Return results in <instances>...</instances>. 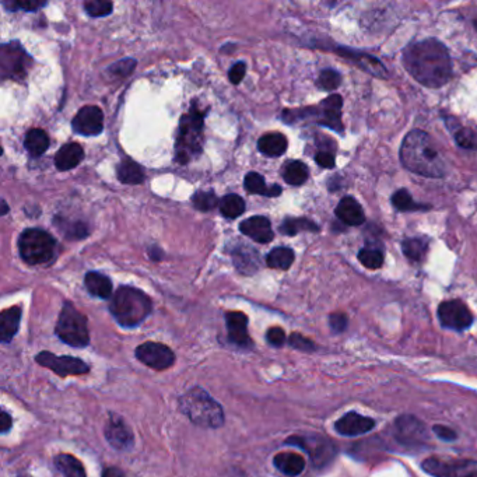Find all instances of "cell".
I'll return each mask as SVG.
<instances>
[{
  "label": "cell",
  "mask_w": 477,
  "mask_h": 477,
  "mask_svg": "<svg viewBox=\"0 0 477 477\" xmlns=\"http://www.w3.org/2000/svg\"><path fill=\"white\" fill-rule=\"evenodd\" d=\"M406 70L423 86L438 89L452 76V62L445 45L434 38L409 45L403 52Z\"/></svg>",
  "instance_id": "obj_1"
},
{
  "label": "cell",
  "mask_w": 477,
  "mask_h": 477,
  "mask_svg": "<svg viewBox=\"0 0 477 477\" xmlns=\"http://www.w3.org/2000/svg\"><path fill=\"white\" fill-rule=\"evenodd\" d=\"M402 164L411 173L427 178L445 175V163L433 144L430 136L423 130H411L400 147Z\"/></svg>",
  "instance_id": "obj_2"
},
{
  "label": "cell",
  "mask_w": 477,
  "mask_h": 477,
  "mask_svg": "<svg viewBox=\"0 0 477 477\" xmlns=\"http://www.w3.org/2000/svg\"><path fill=\"white\" fill-rule=\"evenodd\" d=\"M153 304L149 295L135 287H120L112 297L111 314L123 328L139 326L151 312Z\"/></svg>",
  "instance_id": "obj_3"
},
{
  "label": "cell",
  "mask_w": 477,
  "mask_h": 477,
  "mask_svg": "<svg viewBox=\"0 0 477 477\" xmlns=\"http://www.w3.org/2000/svg\"><path fill=\"white\" fill-rule=\"evenodd\" d=\"M180 410L193 424L203 428H220L224 424L223 407L199 386L180 397Z\"/></svg>",
  "instance_id": "obj_4"
},
{
  "label": "cell",
  "mask_w": 477,
  "mask_h": 477,
  "mask_svg": "<svg viewBox=\"0 0 477 477\" xmlns=\"http://www.w3.org/2000/svg\"><path fill=\"white\" fill-rule=\"evenodd\" d=\"M55 332L63 343L72 347H86L90 343L87 318L72 302L63 304Z\"/></svg>",
  "instance_id": "obj_5"
},
{
  "label": "cell",
  "mask_w": 477,
  "mask_h": 477,
  "mask_svg": "<svg viewBox=\"0 0 477 477\" xmlns=\"http://www.w3.org/2000/svg\"><path fill=\"white\" fill-rule=\"evenodd\" d=\"M18 252L25 264L42 265L54 256L55 240L47 231L28 228L18 238Z\"/></svg>",
  "instance_id": "obj_6"
},
{
  "label": "cell",
  "mask_w": 477,
  "mask_h": 477,
  "mask_svg": "<svg viewBox=\"0 0 477 477\" xmlns=\"http://www.w3.org/2000/svg\"><path fill=\"white\" fill-rule=\"evenodd\" d=\"M203 130V113L192 106L191 112L181 120L180 136L177 143V160L187 164L192 154L200 153V140Z\"/></svg>",
  "instance_id": "obj_7"
},
{
  "label": "cell",
  "mask_w": 477,
  "mask_h": 477,
  "mask_svg": "<svg viewBox=\"0 0 477 477\" xmlns=\"http://www.w3.org/2000/svg\"><path fill=\"white\" fill-rule=\"evenodd\" d=\"M423 471L434 477H477V461L444 459L431 457L423 465Z\"/></svg>",
  "instance_id": "obj_8"
},
{
  "label": "cell",
  "mask_w": 477,
  "mask_h": 477,
  "mask_svg": "<svg viewBox=\"0 0 477 477\" xmlns=\"http://www.w3.org/2000/svg\"><path fill=\"white\" fill-rule=\"evenodd\" d=\"M286 444L295 445L308 452L315 466H323L329 464L336 455L335 445L321 435H292L287 438Z\"/></svg>",
  "instance_id": "obj_9"
},
{
  "label": "cell",
  "mask_w": 477,
  "mask_h": 477,
  "mask_svg": "<svg viewBox=\"0 0 477 477\" xmlns=\"http://www.w3.org/2000/svg\"><path fill=\"white\" fill-rule=\"evenodd\" d=\"M37 363L51 371H54L59 377H70V376H85L90 373V366L83 360L69 356H55L51 352H41L35 357Z\"/></svg>",
  "instance_id": "obj_10"
},
{
  "label": "cell",
  "mask_w": 477,
  "mask_h": 477,
  "mask_svg": "<svg viewBox=\"0 0 477 477\" xmlns=\"http://www.w3.org/2000/svg\"><path fill=\"white\" fill-rule=\"evenodd\" d=\"M395 437L400 444L409 448L421 447L428 440V430L417 417L403 414L395 421Z\"/></svg>",
  "instance_id": "obj_11"
},
{
  "label": "cell",
  "mask_w": 477,
  "mask_h": 477,
  "mask_svg": "<svg viewBox=\"0 0 477 477\" xmlns=\"http://www.w3.org/2000/svg\"><path fill=\"white\" fill-rule=\"evenodd\" d=\"M135 353L140 363L156 371H164L175 363L174 352L168 346L157 342H146L140 345Z\"/></svg>",
  "instance_id": "obj_12"
},
{
  "label": "cell",
  "mask_w": 477,
  "mask_h": 477,
  "mask_svg": "<svg viewBox=\"0 0 477 477\" xmlns=\"http://www.w3.org/2000/svg\"><path fill=\"white\" fill-rule=\"evenodd\" d=\"M438 318L444 328L452 330H465L472 326L473 315L471 309L459 299H450L440 305Z\"/></svg>",
  "instance_id": "obj_13"
},
{
  "label": "cell",
  "mask_w": 477,
  "mask_h": 477,
  "mask_svg": "<svg viewBox=\"0 0 477 477\" xmlns=\"http://www.w3.org/2000/svg\"><path fill=\"white\" fill-rule=\"evenodd\" d=\"M104 434L111 447L118 451H126L133 447L135 437L125 420L116 414H109V419L105 424Z\"/></svg>",
  "instance_id": "obj_14"
},
{
  "label": "cell",
  "mask_w": 477,
  "mask_h": 477,
  "mask_svg": "<svg viewBox=\"0 0 477 477\" xmlns=\"http://www.w3.org/2000/svg\"><path fill=\"white\" fill-rule=\"evenodd\" d=\"M228 340L242 350L254 347V342L248 333V316L244 312L234 311L225 314Z\"/></svg>",
  "instance_id": "obj_15"
},
{
  "label": "cell",
  "mask_w": 477,
  "mask_h": 477,
  "mask_svg": "<svg viewBox=\"0 0 477 477\" xmlns=\"http://www.w3.org/2000/svg\"><path fill=\"white\" fill-rule=\"evenodd\" d=\"M72 126L83 136H97L104 129V113L96 105L83 106L75 116Z\"/></svg>",
  "instance_id": "obj_16"
},
{
  "label": "cell",
  "mask_w": 477,
  "mask_h": 477,
  "mask_svg": "<svg viewBox=\"0 0 477 477\" xmlns=\"http://www.w3.org/2000/svg\"><path fill=\"white\" fill-rule=\"evenodd\" d=\"M376 427V420L371 417L361 416L356 411H349L342 416L336 423L335 428L339 434L345 437H357L371 431Z\"/></svg>",
  "instance_id": "obj_17"
},
{
  "label": "cell",
  "mask_w": 477,
  "mask_h": 477,
  "mask_svg": "<svg viewBox=\"0 0 477 477\" xmlns=\"http://www.w3.org/2000/svg\"><path fill=\"white\" fill-rule=\"evenodd\" d=\"M25 54L16 44H7L1 48V75L3 78H17L21 79L25 76L24 65Z\"/></svg>",
  "instance_id": "obj_18"
},
{
  "label": "cell",
  "mask_w": 477,
  "mask_h": 477,
  "mask_svg": "<svg viewBox=\"0 0 477 477\" xmlns=\"http://www.w3.org/2000/svg\"><path fill=\"white\" fill-rule=\"evenodd\" d=\"M240 230L244 235L259 244H269L275 235L271 221L264 216H254L244 220L240 225Z\"/></svg>",
  "instance_id": "obj_19"
},
{
  "label": "cell",
  "mask_w": 477,
  "mask_h": 477,
  "mask_svg": "<svg viewBox=\"0 0 477 477\" xmlns=\"http://www.w3.org/2000/svg\"><path fill=\"white\" fill-rule=\"evenodd\" d=\"M336 216L345 224L356 225V227L361 225L366 220L361 204L352 196H346L339 202L336 207Z\"/></svg>",
  "instance_id": "obj_20"
},
{
  "label": "cell",
  "mask_w": 477,
  "mask_h": 477,
  "mask_svg": "<svg viewBox=\"0 0 477 477\" xmlns=\"http://www.w3.org/2000/svg\"><path fill=\"white\" fill-rule=\"evenodd\" d=\"M322 113H323V119L321 120L322 125L329 126L333 130L342 132L343 126H342V106H343V98L339 94H333V96L328 97L326 99H323L322 102Z\"/></svg>",
  "instance_id": "obj_21"
},
{
  "label": "cell",
  "mask_w": 477,
  "mask_h": 477,
  "mask_svg": "<svg viewBox=\"0 0 477 477\" xmlns=\"http://www.w3.org/2000/svg\"><path fill=\"white\" fill-rule=\"evenodd\" d=\"M85 157V150L79 143H69L61 147L55 157V166L61 171H69L78 167Z\"/></svg>",
  "instance_id": "obj_22"
},
{
  "label": "cell",
  "mask_w": 477,
  "mask_h": 477,
  "mask_svg": "<svg viewBox=\"0 0 477 477\" xmlns=\"http://www.w3.org/2000/svg\"><path fill=\"white\" fill-rule=\"evenodd\" d=\"M275 468L283 475L290 477L298 476L305 469V459L295 452H280L273 458Z\"/></svg>",
  "instance_id": "obj_23"
},
{
  "label": "cell",
  "mask_w": 477,
  "mask_h": 477,
  "mask_svg": "<svg viewBox=\"0 0 477 477\" xmlns=\"http://www.w3.org/2000/svg\"><path fill=\"white\" fill-rule=\"evenodd\" d=\"M21 321V308L11 306L1 312L0 315V340L8 343L17 335Z\"/></svg>",
  "instance_id": "obj_24"
},
{
  "label": "cell",
  "mask_w": 477,
  "mask_h": 477,
  "mask_svg": "<svg viewBox=\"0 0 477 477\" xmlns=\"http://www.w3.org/2000/svg\"><path fill=\"white\" fill-rule=\"evenodd\" d=\"M258 149L269 157H280L287 150V139L282 133H268L258 142Z\"/></svg>",
  "instance_id": "obj_25"
},
{
  "label": "cell",
  "mask_w": 477,
  "mask_h": 477,
  "mask_svg": "<svg viewBox=\"0 0 477 477\" xmlns=\"http://www.w3.org/2000/svg\"><path fill=\"white\" fill-rule=\"evenodd\" d=\"M55 468L62 477H87L83 464L70 454H61L55 458Z\"/></svg>",
  "instance_id": "obj_26"
},
{
  "label": "cell",
  "mask_w": 477,
  "mask_h": 477,
  "mask_svg": "<svg viewBox=\"0 0 477 477\" xmlns=\"http://www.w3.org/2000/svg\"><path fill=\"white\" fill-rule=\"evenodd\" d=\"M24 146L32 157H39L49 147V136L42 129H31L25 135Z\"/></svg>",
  "instance_id": "obj_27"
},
{
  "label": "cell",
  "mask_w": 477,
  "mask_h": 477,
  "mask_svg": "<svg viewBox=\"0 0 477 477\" xmlns=\"http://www.w3.org/2000/svg\"><path fill=\"white\" fill-rule=\"evenodd\" d=\"M86 288L90 294L98 298H109L112 295V283L111 280L98 272H89L85 279Z\"/></svg>",
  "instance_id": "obj_28"
},
{
  "label": "cell",
  "mask_w": 477,
  "mask_h": 477,
  "mask_svg": "<svg viewBox=\"0 0 477 477\" xmlns=\"http://www.w3.org/2000/svg\"><path fill=\"white\" fill-rule=\"evenodd\" d=\"M116 174H118V180L122 184H128V185H137V184H142L144 180V174L140 166L129 159L123 160L118 166Z\"/></svg>",
  "instance_id": "obj_29"
},
{
  "label": "cell",
  "mask_w": 477,
  "mask_h": 477,
  "mask_svg": "<svg viewBox=\"0 0 477 477\" xmlns=\"http://www.w3.org/2000/svg\"><path fill=\"white\" fill-rule=\"evenodd\" d=\"M294 262V252L292 249L287 247H279L275 248L268 256H266V264L272 269H280V271H287Z\"/></svg>",
  "instance_id": "obj_30"
},
{
  "label": "cell",
  "mask_w": 477,
  "mask_h": 477,
  "mask_svg": "<svg viewBox=\"0 0 477 477\" xmlns=\"http://www.w3.org/2000/svg\"><path fill=\"white\" fill-rule=\"evenodd\" d=\"M220 210L224 217L235 218L245 211V202L241 196L231 193L220 200Z\"/></svg>",
  "instance_id": "obj_31"
},
{
  "label": "cell",
  "mask_w": 477,
  "mask_h": 477,
  "mask_svg": "<svg viewBox=\"0 0 477 477\" xmlns=\"http://www.w3.org/2000/svg\"><path fill=\"white\" fill-rule=\"evenodd\" d=\"M283 178L288 185H302L308 180V168L301 161H291L285 168Z\"/></svg>",
  "instance_id": "obj_32"
},
{
  "label": "cell",
  "mask_w": 477,
  "mask_h": 477,
  "mask_svg": "<svg viewBox=\"0 0 477 477\" xmlns=\"http://www.w3.org/2000/svg\"><path fill=\"white\" fill-rule=\"evenodd\" d=\"M402 248H403V254L409 259H411L414 262H420L426 256L427 242L421 238H409V240L403 241Z\"/></svg>",
  "instance_id": "obj_33"
},
{
  "label": "cell",
  "mask_w": 477,
  "mask_h": 477,
  "mask_svg": "<svg viewBox=\"0 0 477 477\" xmlns=\"http://www.w3.org/2000/svg\"><path fill=\"white\" fill-rule=\"evenodd\" d=\"M318 225L306 218H287L282 225V233L287 235H295L299 231H318Z\"/></svg>",
  "instance_id": "obj_34"
},
{
  "label": "cell",
  "mask_w": 477,
  "mask_h": 477,
  "mask_svg": "<svg viewBox=\"0 0 477 477\" xmlns=\"http://www.w3.org/2000/svg\"><path fill=\"white\" fill-rule=\"evenodd\" d=\"M193 206L197 209V210H202V211H209L211 209H214L218 203L217 200V196L214 192L209 191H199L196 192L193 194Z\"/></svg>",
  "instance_id": "obj_35"
},
{
  "label": "cell",
  "mask_w": 477,
  "mask_h": 477,
  "mask_svg": "<svg viewBox=\"0 0 477 477\" xmlns=\"http://www.w3.org/2000/svg\"><path fill=\"white\" fill-rule=\"evenodd\" d=\"M392 203L396 209L402 210V211H410V210H419L421 209L420 204H417L411 194L406 190H400V191L395 192L392 196Z\"/></svg>",
  "instance_id": "obj_36"
},
{
  "label": "cell",
  "mask_w": 477,
  "mask_h": 477,
  "mask_svg": "<svg viewBox=\"0 0 477 477\" xmlns=\"http://www.w3.org/2000/svg\"><path fill=\"white\" fill-rule=\"evenodd\" d=\"M359 261L367 269L376 271V269H380L383 265V255L381 251H377V249H361L359 254Z\"/></svg>",
  "instance_id": "obj_37"
},
{
  "label": "cell",
  "mask_w": 477,
  "mask_h": 477,
  "mask_svg": "<svg viewBox=\"0 0 477 477\" xmlns=\"http://www.w3.org/2000/svg\"><path fill=\"white\" fill-rule=\"evenodd\" d=\"M244 187L249 193H258V194H264V196L266 194V191H268L264 177L258 173L247 174L245 181H244Z\"/></svg>",
  "instance_id": "obj_38"
},
{
  "label": "cell",
  "mask_w": 477,
  "mask_h": 477,
  "mask_svg": "<svg viewBox=\"0 0 477 477\" xmlns=\"http://www.w3.org/2000/svg\"><path fill=\"white\" fill-rule=\"evenodd\" d=\"M455 142L464 149H477V132L471 128H462L455 133Z\"/></svg>",
  "instance_id": "obj_39"
},
{
  "label": "cell",
  "mask_w": 477,
  "mask_h": 477,
  "mask_svg": "<svg viewBox=\"0 0 477 477\" xmlns=\"http://www.w3.org/2000/svg\"><path fill=\"white\" fill-rule=\"evenodd\" d=\"M340 75L332 69H326L319 75V80H318V86L323 90H336L340 85Z\"/></svg>",
  "instance_id": "obj_40"
},
{
  "label": "cell",
  "mask_w": 477,
  "mask_h": 477,
  "mask_svg": "<svg viewBox=\"0 0 477 477\" xmlns=\"http://www.w3.org/2000/svg\"><path fill=\"white\" fill-rule=\"evenodd\" d=\"M87 13L92 17H105L112 11V3L104 0H90L85 3Z\"/></svg>",
  "instance_id": "obj_41"
},
{
  "label": "cell",
  "mask_w": 477,
  "mask_h": 477,
  "mask_svg": "<svg viewBox=\"0 0 477 477\" xmlns=\"http://www.w3.org/2000/svg\"><path fill=\"white\" fill-rule=\"evenodd\" d=\"M290 346L294 347L295 350H299V352H314L316 349L315 343L312 340H309L308 337L299 335V333H292L290 336V340H288Z\"/></svg>",
  "instance_id": "obj_42"
},
{
  "label": "cell",
  "mask_w": 477,
  "mask_h": 477,
  "mask_svg": "<svg viewBox=\"0 0 477 477\" xmlns=\"http://www.w3.org/2000/svg\"><path fill=\"white\" fill-rule=\"evenodd\" d=\"M3 4L6 7H8L10 10L23 8V10H27V11H34V10L45 6V1H42V0H17V1H10V4L3 1Z\"/></svg>",
  "instance_id": "obj_43"
},
{
  "label": "cell",
  "mask_w": 477,
  "mask_h": 477,
  "mask_svg": "<svg viewBox=\"0 0 477 477\" xmlns=\"http://www.w3.org/2000/svg\"><path fill=\"white\" fill-rule=\"evenodd\" d=\"M266 340L269 345L275 346V347H282L286 343V333L282 328L279 326H273L268 330L266 333Z\"/></svg>",
  "instance_id": "obj_44"
},
{
  "label": "cell",
  "mask_w": 477,
  "mask_h": 477,
  "mask_svg": "<svg viewBox=\"0 0 477 477\" xmlns=\"http://www.w3.org/2000/svg\"><path fill=\"white\" fill-rule=\"evenodd\" d=\"M347 316L343 312H335L329 316V325L335 333L343 332L347 328Z\"/></svg>",
  "instance_id": "obj_45"
},
{
  "label": "cell",
  "mask_w": 477,
  "mask_h": 477,
  "mask_svg": "<svg viewBox=\"0 0 477 477\" xmlns=\"http://www.w3.org/2000/svg\"><path fill=\"white\" fill-rule=\"evenodd\" d=\"M245 72H247V66L244 62H238L235 63L230 72H228V78H230V82L233 85H240L245 76Z\"/></svg>",
  "instance_id": "obj_46"
},
{
  "label": "cell",
  "mask_w": 477,
  "mask_h": 477,
  "mask_svg": "<svg viewBox=\"0 0 477 477\" xmlns=\"http://www.w3.org/2000/svg\"><path fill=\"white\" fill-rule=\"evenodd\" d=\"M135 65H136V62L135 61H132V59H126V61H120L119 63H116V65H113V66H111V72H113V73H116L118 76H126V75H129L133 69H135Z\"/></svg>",
  "instance_id": "obj_47"
},
{
  "label": "cell",
  "mask_w": 477,
  "mask_h": 477,
  "mask_svg": "<svg viewBox=\"0 0 477 477\" xmlns=\"http://www.w3.org/2000/svg\"><path fill=\"white\" fill-rule=\"evenodd\" d=\"M433 431L442 441H454V440H457V433L452 428L447 427V426L437 424V426L433 427Z\"/></svg>",
  "instance_id": "obj_48"
},
{
  "label": "cell",
  "mask_w": 477,
  "mask_h": 477,
  "mask_svg": "<svg viewBox=\"0 0 477 477\" xmlns=\"http://www.w3.org/2000/svg\"><path fill=\"white\" fill-rule=\"evenodd\" d=\"M315 161L318 166L323 168H333L335 167V157L329 151H319L315 157Z\"/></svg>",
  "instance_id": "obj_49"
},
{
  "label": "cell",
  "mask_w": 477,
  "mask_h": 477,
  "mask_svg": "<svg viewBox=\"0 0 477 477\" xmlns=\"http://www.w3.org/2000/svg\"><path fill=\"white\" fill-rule=\"evenodd\" d=\"M11 424H13V421H11V417L8 416V413L7 411H1V416H0V431L4 434V433H7L10 428H11Z\"/></svg>",
  "instance_id": "obj_50"
},
{
  "label": "cell",
  "mask_w": 477,
  "mask_h": 477,
  "mask_svg": "<svg viewBox=\"0 0 477 477\" xmlns=\"http://www.w3.org/2000/svg\"><path fill=\"white\" fill-rule=\"evenodd\" d=\"M102 477H128L125 475V472H122L120 469L118 468H108L104 471L102 473Z\"/></svg>",
  "instance_id": "obj_51"
},
{
  "label": "cell",
  "mask_w": 477,
  "mask_h": 477,
  "mask_svg": "<svg viewBox=\"0 0 477 477\" xmlns=\"http://www.w3.org/2000/svg\"><path fill=\"white\" fill-rule=\"evenodd\" d=\"M282 193V188L278 187V185H273L271 188H268L266 191V194L265 196H269V197H273V196H279Z\"/></svg>",
  "instance_id": "obj_52"
},
{
  "label": "cell",
  "mask_w": 477,
  "mask_h": 477,
  "mask_svg": "<svg viewBox=\"0 0 477 477\" xmlns=\"http://www.w3.org/2000/svg\"><path fill=\"white\" fill-rule=\"evenodd\" d=\"M7 210H8V207H7V204H6V202L4 200H1V214H6L7 213Z\"/></svg>",
  "instance_id": "obj_53"
},
{
  "label": "cell",
  "mask_w": 477,
  "mask_h": 477,
  "mask_svg": "<svg viewBox=\"0 0 477 477\" xmlns=\"http://www.w3.org/2000/svg\"><path fill=\"white\" fill-rule=\"evenodd\" d=\"M475 27H476V30H477V18H476V20H475Z\"/></svg>",
  "instance_id": "obj_54"
}]
</instances>
